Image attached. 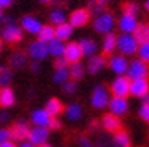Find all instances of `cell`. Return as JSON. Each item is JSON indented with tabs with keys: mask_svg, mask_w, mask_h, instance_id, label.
<instances>
[{
	"mask_svg": "<svg viewBox=\"0 0 149 147\" xmlns=\"http://www.w3.org/2000/svg\"><path fill=\"white\" fill-rule=\"evenodd\" d=\"M116 26L115 15L110 12H102L93 18V30L100 35H109Z\"/></svg>",
	"mask_w": 149,
	"mask_h": 147,
	"instance_id": "1",
	"label": "cell"
},
{
	"mask_svg": "<svg viewBox=\"0 0 149 147\" xmlns=\"http://www.w3.org/2000/svg\"><path fill=\"white\" fill-rule=\"evenodd\" d=\"M137 48H139V42L136 41L134 35H131V33H122L120 36H118L116 50L119 51L122 56L137 54Z\"/></svg>",
	"mask_w": 149,
	"mask_h": 147,
	"instance_id": "2",
	"label": "cell"
},
{
	"mask_svg": "<svg viewBox=\"0 0 149 147\" xmlns=\"http://www.w3.org/2000/svg\"><path fill=\"white\" fill-rule=\"evenodd\" d=\"M109 102H110V95L107 92V89L104 86H95V89L92 92V96H91V104L92 107L96 110H104L106 107H109Z\"/></svg>",
	"mask_w": 149,
	"mask_h": 147,
	"instance_id": "3",
	"label": "cell"
},
{
	"mask_svg": "<svg viewBox=\"0 0 149 147\" xmlns=\"http://www.w3.org/2000/svg\"><path fill=\"white\" fill-rule=\"evenodd\" d=\"M27 56L33 60V62H42V60H45L50 53H48V45L44 44L41 41H35L29 45L27 48Z\"/></svg>",
	"mask_w": 149,
	"mask_h": 147,
	"instance_id": "4",
	"label": "cell"
},
{
	"mask_svg": "<svg viewBox=\"0 0 149 147\" xmlns=\"http://www.w3.org/2000/svg\"><path fill=\"white\" fill-rule=\"evenodd\" d=\"M149 74V69L148 65L140 59L133 60L130 65H128V71H127V77L130 80H139V78H146Z\"/></svg>",
	"mask_w": 149,
	"mask_h": 147,
	"instance_id": "5",
	"label": "cell"
},
{
	"mask_svg": "<svg viewBox=\"0 0 149 147\" xmlns=\"http://www.w3.org/2000/svg\"><path fill=\"white\" fill-rule=\"evenodd\" d=\"M130 86H131V80L128 77L120 75L118 78L111 83L110 86V90L113 93V96H118V98H127L130 95Z\"/></svg>",
	"mask_w": 149,
	"mask_h": 147,
	"instance_id": "6",
	"label": "cell"
},
{
	"mask_svg": "<svg viewBox=\"0 0 149 147\" xmlns=\"http://www.w3.org/2000/svg\"><path fill=\"white\" fill-rule=\"evenodd\" d=\"M91 21V12L87 11V8H80L71 12V15L68 17V23L72 26L74 29L84 27V26Z\"/></svg>",
	"mask_w": 149,
	"mask_h": 147,
	"instance_id": "7",
	"label": "cell"
},
{
	"mask_svg": "<svg viewBox=\"0 0 149 147\" xmlns=\"http://www.w3.org/2000/svg\"><path fill=\"white\" fill-rule=\"evenodd\" d=\"M107 65L110 66V69L113 72H115L116 75H125L127 71H128V60L125 56H122V54H111L110 59H109V62Z\"/></svg>",
	"mask_w": 149,
	"mask_h": 147,
	"instance_id": "8",
	"label": "cell"
},
{
	"mask_svg": "<svg viewBox=\"0 0 149 147\" xmlns=\"http://www.w3.org/2000/svg\"><path fill=\"white\" fill-rule=\"evenodd\" d=\"M2 38H3V41L9 42V44H18V42L23 39L21 26H17V24L5 26L3 30H2Z\"/></svg>",
	"mask_w": 149,
	"mask_h": 147,
	"instance_id": "9",
	"label": "cell"
},
{
	"mask_svg": "<svg viewBox=\"0 0 149 147\" xmlns=\"http://www.w3.org/2000/svg\"><path fill=\"white\" fill-rule=\"evenodd\" d=\"M50 137V132H48V128H41V126H35L33 129H30L29 132V143H32L35 147H39L42 144H45L47 140Z\"/></svg>",
	"mask_w": 149,
	"mask_h": 147,
	"instance_id": "10",
	"label": "cell"
},
{
	"mask_svg": "<svg viewBox=\"0 0 149 147\" xmlns=\"http://www.w3.org/2000/svg\"><path fill=\"white\" fill-rule=\"evenodd\" d=\"M81 57H83V53H81V48H80V45H78V42H69V44H66L63 59L69 65L80 62Z\"/></svg>",
	"mask_w": 149,
	"mask_h": 147,
	"instance_id": "11",
	"label": "cell"
},
{
	"mask_svg": "<svg viewBox=\"0 0 149 147\" xmlns=\"http://www.w3.org/2000/svg\"><path fill=\"white\" fill-rule=\"evenodd\" d=\"M42 26L44 24L41 23V20H38L36 17H33V15H24L21 18V29L26 30L27 33H30V35H36L38 36V33L41 32Z\"/></svg>",
	"mask_w": 149,
	"mask_h": 147,
	"instance_id": "12",
	"label": "cell"
},
{
	"mask_svg": "<svg viewBox=\"0 0 149 147\" xmlns=\"http://www.w3.org/2000/svg\"><path fill=\"white\" fill-rule=\"evenodd\" d=\"M137 26H139L137 18L134 15H128V14H122L119 21H118V27L120 29L122 33H131L133 35L134 30L137 29Z\"/></svg>",
	"mask_w": 149,
	"mask_h": 147,
	"instance_id": "13",
	"label": "cell"
},
{
	"mask_svg": "<svg viewBox=\"0 0 149 147\" xmlns=\"http://www.w3.org/2000/svg\"><path fill=\"white\" fill-rule=\"evenodd\" d=\"M109 108H110V113L115 114V116H124L127 111H128V101L127 98H118V96H113L110 98L109 102Z\"/></svg>",
	"mask_w": 149,
	"mask_h": 147,
	"instance_id": "14",
	"label": "cell"
},
{
	"mask_svg": "<svg viewBox=\"0 0 149 147\" xmlns=\"http://www.w3.org/2000/svg\"><path fill=\"white\" fill-rule=\"evenodd\" d=\"M149 92V81L146 78H139V80H131L130 86V95L137 98H142L143 95Z\"/></svg>",
	"mask_w": 149,
	"mask_h": 147,
	"instance_id": "15",
	"label": "cell"
},
{
	"mask_svg": "<svg viewBox=\"0 0 149 147\" xmlns=\"http://www.w3.org/2000/svg\"><path fill=\"white\" fill-rule=\"evenodd\" d=\"M101 125H102V128L106 129L107 132H110V134H116L118 131H120V126H122V123H120V119L118 117V116H115V114H106L102 117V120H101Z\"/></svg>",
	"mask_w": 149,
	"mask_h": 147,
	"instance_id": "16",
	"label": "cell"
},
{
	"mask_svg": "<svg viewBox=\"0 0 149 147\" xmlns=\"http://www.w3.org/2000/svg\"><path fill=\"white\" fill-rule=\"evenodd\" d=\"M53 117H51L45 108H41V110H35L32 113V122L33 125L36 126H41V128H48Z\"/></svg>",
	"mask_w": 149,
	"mask_h": 147,
	"instance_id": "17",
	"label": "cell"
},
{
	"mask_svg": "<svg viewBox=\"0 0 149 147\" xmlns=\"http://www.w3.org/2000/svg\"><path fill=\"white\" fill-rule=\"evenodd\" d=\"M107 66V60L104 56H92L89 59V62H87V72L92 74V75H96L100 74L104 68Z\"/></svg>",
	"mask_w": 149,
	"mask_h": 147,
	"instance_id": "18",
	"label": "cell"
},
{
	"mask_svg": "<svg viewBox=\"0 0 149 147\" xmlns=\"http://www.w3.org/2000/svg\"><path fill=\"white\" fill-rule=\"evenodd\" d=\"M9 132H11V138H14V140H17V141H24V140L29 138L30 129L24 122H18L9 129Z\"/></svg>",
	"mask_w": 149,
	"mask_h": 147,
	"instance_id": "19",
	"label": "cell"
},
{
	"mask_svg": "<svg viewBox=\"0 0 149 147\" xmlns=\"http://www.w3.org/2000/svg\"><path fill=\"white\" fill-rule=\"evenodd\" d=\"M9 65L14 69H24L26 66L29 65V56L23 53V51H15V53L9 57Z\"/></svg>",
	"mask_w": 149,
	"mask_h": 147,
	"instance_id": "20",
	"label": "cell"
},
{
	"mask_svg": "<svg viewBox=\"0 0 149 147\" xmlns=\"http://www.w3.org/2000/svg\"><path fill=\"white\" fill-rule=\"evenodd\" d=\"M116 44H118V36L115 33H109V35H104V39H102V53L106 56H111L116 50Z\"/></svg>",
	"mask_w": 149,
	"mask_h": 147,
	"instance_id": "21",
	"label": "cell"
},
{
	"mask_svg": "<svg viewBox=\"0 0 149 147\" xmlns=\"http://www.w3.org/2000/svg\"><path fill=\"white\" fill-rule=\"evenodd\" d=\"M78 45H80V48H81L83 57H92V56H95L96 50H98L96 42H95L93 39H91V38H83V39H80Z\"/></svg>",
	"mask_w": 149,
	"mask_h": 147,
	"instance_id": "22",
	"label": "cell"
},
{
	"mask_svg": "<svg viewBox=\"0 0 149 147\" xmlns=\"http://www.w3.org/2000/svg\"><path fill=\"white\" fill-rule=\"evenodd\" d=\"M15 104V93L9 87L0 89V107L2 108H9Z\"/></svg>",
	"mask_w": 149,
	"mask_h": 147,
	"instance_id": "23",
	"label": "cell"
},
{
	"mask_svg": "<svg viewBox=\"0 0 149 147\" xmlns=\"http://www.w3.org/2000/svg\"><path fill=\"white\" fill-rule=\"evenodd\" d=\"M72 30H74V27L71 24H69L68 21L66 23H63V24H60V26H57V27H54V33H56V39H59V41H68L69 38L72 36Z\"/></svg>",
	"mask_w": 149,
	"mask_h": 147,
	"instance_id": "24",
	"label": "cell"
},
{
	"mask_svg": "<svg viewBox=\"0 0 149 147\" xmlns=\"http://www.w3.org/2000/svg\"><path fill=\"white\" fill-rule=\"evenodd\" d=\"M65 116L68 120H71V122H77V120H80L81 116H83V108L80 104H69V105L65 108Z\"/></svg>",
	"mask_w": 149,
	"mask_h": 147,
	"instance_id": "25",
	"label": "cell"
},
{
	"mask_svg": "<svg viewBox=\"0 0 149 147\" xmlns=\"http://www.w3.org/2000/svg\"><path fill=\"white\" fill-rule=\"evenodd\" d=\"M48 53L51 56H54L56 59L57 57H63V53H65V42L63 41H59V39H53V41H50L48 42Z\"/></svg>",
	"mask_w": 149,
	"mask_h": 147,
	"instance_id": "26",
	"label": "cell"
},
{
	"mask_svg": "<svg viewBox=\"0 0 149 147\" xmlns=\"http://www.w3.org/2000/svg\"><path fill=\"white\" fill-rule=\"evenodd\" d=\"M45 110H47V113H48L51 117H56V116H59V114L63 111V105H62V102H60L59 99L51 98V99L47 101Z\"/></svg>",
	"mask_w": 149,
	"mask_h": 147,
	"instance_id": "27",
	"label": "cell"
},
{
	"mask_svg": "<svg viewBox=\"0 0 149 147\" xmlns=\"http://www.w3.org/2000/svg\"><path fill=\"white\" fill-rule=\"evenodd\" d=\"M134 38L139 44H145V42H149V24H139L137 29L134 30Z\"/></svg>",
	"mask_w": 149,
	"mask_h": 147,
	"instance_id": "28",
	"label": "cell"
},
{
	"mask_svg": "<svg viewBox=\"0 0 149 147\" xmlns=\"http://www.w3.org/2000/svg\"><path fill=\"white\" fill-rule=\"evenodd\" d=\"M56 38V33H54V27L51 24L48 26H42L41 32L38 33V41L44 42V44H48L50 41H53Z\"/></svg>",
	"mask_w": 149,
	"mask_h": 147,
	"instance_id": "29",
	"label": "cell"
},
{
	"mask_svg": "<svg viewBox=\"0 0 149 147\" xmlns=\"http://www.w3.org/2000/svg\"><path fill=\"white\" fill-rule=\"evenodd\" d=\"M48 18H50V24L53 26V27H57V26L66 23L68 17H66V14H65L63 9H54V11L50 12V17H48Z\"/></svg>",
	"mask_w": 149,
	"mask_h": 147,
	"instance_id": "30",
	"label": "cell"
},
{
	"mask_svg": "<svg viewBox=\"0 0 149 147\" xmlns=\"http://www.w3.org/2000/svg\"><path fill=\"white\" fill-rule=\"evenodd\" d=\"M68 71H69V78L74 80V81H78V80H81L83 77H84V66L80 62L69 65Z\"/></svg>",
	"mask_w": 149,
	"mask_h": 147,
	"instance_id": "31",
	"label": "cell"
},
{
	"mask_svg": "<svg viewBox=\"0 0 149 147\" xmlns=\"http://www.w3.org/2000/svg\"><path fill=\"white\" fill-rule=\"evenodd\" d=\"M12 81V71L6 66H0V89L8 87Z\"/></svg>",
	"mask_w": 149,
	"mask_h": 147,
	"instance_id": "32",
	"label": "cell"
},
{
	"mask_svg": "<svg viewBox=\"0 0 149 147\" xmlns=\"http://www.w3.org/2000/svg\"><path fill=\"white\" fill-rule=\"evenodd\" d=\"M69 80V71L68 68H59L54 71L53 74V81L57 83V84H63Z\"/></svg>",
	"mask_w": 149,
	"mask_h": 147,
	"instance_id": "33",
	"label": "cell"
},
{
	"mask_svg": "<svg viewBox=\"0 0 149 147\" xmlns=\"http://www.w3.org/2000/svg\"><path fill=\"white\" fill-rule=\"evenodd\" d=\"M113 138H115V141L118 143L119 147H131V140H130V135L125 132V131H118L115 135H113Z\"/></svg>",
	"mask_w": 149,
	"mask_h": 147,
	"instance_id": "34",
	"label": "cell"
},
{
	"mask_svg": "<svg viewBox=\"0 0 149 147\" xmlns=\"http://www.w3.org/2000/svg\"><path fill=\"white\" fill-rule=\"evenodd\" d=\"M98 147H119L118 143L115 141V138L110 135H101L98 138V143H96Z\"/></svg>",
	"mask_w": 149,
	"mask_h": 147,
	"instance_id": "35",
	"label": "cell"
},
{
	"mask_svg": "<svg viewBox=\"0 0 149 147\" xmlns=\"http://www.w3.org/2000/svg\"><path fill=\"white\" fill-rule=\"evenodd\" d=\"M137 54H139V59H140V60H143L145 63H149V42L139 44Z\"/></svg>",
	"mask_w": 149,
	"mask_h": 147,
	"instance_id": "36",
	"label": "cell"
},
{
	"mask_svg": "<svg viewBox=\"0 0 149 147\" xmlns=\"http://www.w3.org/2000/svg\"><path fill=\"white\" fill-rule=\"evenodd\" d=\"M62 87H63V92H65L66 95H72V93H75V92H77L78 86H77V81H74V80L69 78L66 83H63V84H62Z\"/></svg>",
	"mask_w": 149,
	"mask_h": 147,
	"instance_id": "37",
	"label": "cell"
},
{
	"mask_svg": "<svg viewBox=\"0 0 149 147\" xmlns=\"http://www.w3.org/2000/svg\"><path fill=\"white\" fill-rule=\"evenodd\" d=\"M124 14L137 17V14H139V5H137V3H133V2L125 3V5H124Z\"/></svg>",
	"mask_w": 149,
	"mask_h": 147,
	"instance_id": "38",
	"label": "cell"
},
{
	"mask_svg": "<svg viewBox=\"0 0 149 147\" xmlns=\"http://www.w3.org/2000/svg\"><path fill=\"white\" fill-rule=\"evenodd\" d=\"M139 116H140V119H142V120H145V122L149 123V104H143V105L140 107Z\"/></svg>",
	"mask_w": 149,
	"mask_h": 147,
	"instance_id": "39",
	"label": "cell"
},
{
	"mask_svg": "<svg viewBox=\"0 0 149 147\" xmlns=\"http://www.w3.org/2000/svg\"><path fill=\"white\" fill-rule=\"evenodd\" d=\"M78 146L80 147H93V143L89 140V137L81 135L80 138H78Z\"/></svg>",
	"mask_w": 149,
	"mask_h": 147,
	"instance_id": "40",
	"label": "cell"
},
{
	"mask_svg": "<svg viewBox=\"0 0 149 147\" xmlns=\"http://www.w3.org/2000/svg\"><path fill=\"white\" fill-rule=\"evenodd\" d=\"M11 140V132L9 129H5V128H0V144Z\"/></svg>",
	"mask_w": 149,
	"mask_h": 147,
	"instance_id": "41",
	"label": "cell"
},
{
	"mask_svg": "<svg viewBox=\"0 0 149 147\" xmlns=\"http://www.w3.org/2000/svg\"><path fill=\"white\" fill-rule=\"evenodd\" d=\"M68 62L63 59V57H57L56 59V62H54V66H56V69H59V68H68Z\"/></svg>",
	"mask_w": 149,
	"mask_h": 147,
	"instance_id": "42",
	"label": "cell"
},
{
	"mask_svg": "<svg viewBox=\"0 0 149 147\" xmlns=\"http://www.w3.org/2000/svg\"><path fill=\"white\" fill-rule=\"evenodd\" d=\"M15 2V0H0V9H6V8H9L12 3Z\"/></svg>",
	"mask_w": 149,
	"mask_h": 147,
	"instance_id": "43",
	"label": "cell"
},
{
	"mask_svg": "<svg viewBox=\"0 0 149 147\" xmlns=\"http://www.w3.org/2000/svg\"><path fill=\"white\" fill-rule=\"evenodd\" d=\"M2 23H3L5 26H8V24H15V20L12 18V17H9V15H3Z\"/></svg>",
	"mask_w": 149,
	"mask_h": 147,
	"instance_id": "44",
	"label": "cell"
},
{
	"mask_svg": "<svg viewBox=\"0 0 149 147\" xmlns=\"http://www.w3.org/2000/svg\"><path fill=\"white\" fill-rule=\"evenodd\" d=\"M48 128H50V129H59V128H60V122H59L57 119L53 117V120H51V123H50Z\"/></svg>",
	"mask_w": 149,
	"mask_h": 147,
	"instance_id": "45",
	"label": "cell"
},
{
	"mask_svg": "<svg viewBox=\"0 0 149 147\" xmlns=\"http://www.w3.org/2000/svg\"><path fill=\"white\" fill-rule=\"evenodd\" d=\"M30 69H32V72L36 74V72H39V71H41V66L38 65V62H33V63L30 65Z\"/></svg>",
	"mask_w": 149,
	"mask_h": 147,
	"instance_id": "46",
	"label": "cell"
},
{
	"mask_svg": "<svg viewBox=\"0 0 149 147\" xmlns=\"http://www.w3.org/2000/svg\"><path fill=\"white\" fill-rule=\"evenodd\" d=\"M8 120H9V114L6 113V111H2V113H0V122H8Z\"/></svg>",
	"mask_w": 149,
	"mask_h": 147,
	"instance_id": "47",
	"label": "cell"
},
{
	"mask_svg": "<svg viewBox=\"0 0 149 147\" xmlns=\"http://www.w3.org/2000/svg\"><path fill=\"white\" fill-rule=\"evenodd\" d=\"M0 147H17L11 140H8V141H5V143H2V144H0Z\"/></svg>",
	"mask_w": 149,
	"mask_h": 147,
	"instance_id": "48",
	"label": "cell"
},
{
	"mask_svg": "<svg viewBox=\"0 0 149 147\" xmlns=\"http://www.w3.org/2000/svg\"><path fill=\"white\" fill-rule=\"evenodd\" d=\"M140 99H142V101H143V104H149V92H148L146 95H143V96H142V98H140Z\"/></svg>",
	"mask_w": 149,
	"mask_h": 147,
	"instance_id": "49",
	"label": "cell"
},
{
	"mask_svg": "<svg viewBox=\"0 0 149 147\" xmlns=\"http://www.w3.org/2000/svg\"><path fill=\"white\" fill-rule=\"evenodd\" d=\"M18 147H35V146H33L32 143H26V141H23V143H21Z\"/></svg>",
	"mask_w": 149,
	"mask_h": 147,
	"instance_id": "50",
	"label": "cell"
},
{
	"mask_svg": "<svg viewBox=\"0 0 149 147\" xmlns=\"http://www.w3.org/2000/svg\"><path fill=\"white\" fill-rule=\"evenodd\" d=\"M39 3H42V5H48V3H51L53 0H38Z\"/></svg>",
	"mask_w": 149,
	"mask_h": 147,
	"instance_id": "51",
	"label": "cell"
},
{
	"mask_svg": "<svg viewBox=\"0 0 149 147\" xmlns=\"http://www.w3.org/2000/svg\"><path fill=\"white\" fill-rule=\"evenodd\" d=\"M145 8H146V11L149 12V0H146V3H145Z\"/></svg>",
	"mask_w": 149,
	"mask_h": 147,
	"instance_id": "52",
	"label": "cell"
},
{
	"mask_svg": "<svg viewBox=\"0 0 149 147\" xmlns=\"http://www.w3.org/2000/svg\"><path fill=\"white\" fill-rule=\"evenodd\" d=\"M39 147H51V146H50V144H47V143H45V144H42V146H39Z\"/></svg>",
	"mask_w": 149,
	"mask_h": 147,
	"instance_id": "53",
	"label": "cell"
},
{
	"mask_svg": "<svg viewBox=\"0 0 149 147\" xmlns=\"http://www.w3.org/2000/svg\"><path fill=\"white\" fill-rule=\"evenodd\" d=\"M2 18H3V12H2V9H0V21H2Z\"/></svg>",
	"mask_w": 149,
	"mask_h": 147,
	"instance_id": "54",
	"label": "cell"
},
{
	"mask_svg": "<svg viewBox=\"0 0 149 147\" xmlns=\"http://www.w3.org/2000/svg\"><path fill=\"white\" fill-rule=\"evenodd\" d=\"M2 48H3V44H2V39H0V51H2Z\"/></svg>",
	"mask_w": 149,
	"mask_h": 147,
	"instance_id": "55",
	"label": "cell"
}]
</instances>
